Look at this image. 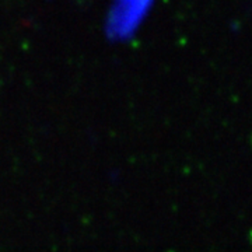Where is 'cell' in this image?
Wrapping results in <instances>:
<instances>
[{"label":"cell","instance_id":"obj_1","mask_svg":"<svg viewBox=\"0 0 252 252\" xmlns=\"http://www.w3.org/2000/svg\"><path fill=\"white\" fill-rule=\"evenodd\" d=\"M157 0H111L104 30L112 42H127L140 31Z\"/></svg>","mask_w":252,"mask_h":252}]
</instances>
